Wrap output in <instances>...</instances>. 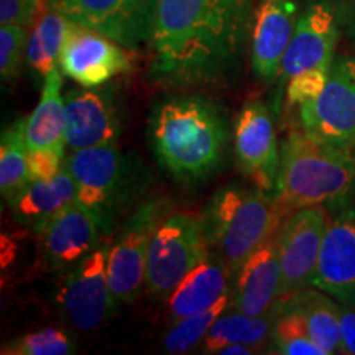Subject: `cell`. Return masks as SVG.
<instances>
[{"label": "cell", "instance_id": "obj_1", "mask_svg": "<svg viewBox=\"0 0 355 355\" xmlns=\"http://www.w3.org/2000/svg\"><path fill=\"white\" fill-rule=\"evenodd\" d=\"M250 26L252 0H158L150 73L171 87L220 81L241 64Z\"/></svg>", "mask_w": 355, "mask_h": 355}, {"label": "cell", "instance_id": "obj_2", "mask_svg": "<svg viewBox=\"0 0 355 355\" xmlns=\"http://www.w3.org/2000/svg\"><path fill=\"white\" fill-rule=\"evenodd\" d=\"M153 152L175 180L198 184L222 165L229 127L217 104L202 96L162 101L150 121Z\"/></svg>", "mask_w": 355, "mask_h": 355}, {"label": "cell", "instance_id": "obj_3", "mask_svg": "<svg viewBox=\"0 0 355 355\" xmlns=\"http://www.w3.org/2000/svg\"><path fill=\"white\" fill-rule=\"evenodd\" d=\"M355 193V152L291 130L282 146L275 198L285 212L343 206Z\"/></svg>", "mask_w": 355, "mask_h": 355}, {"label": "cell", "instance_id": "obj_4", "mask_svg": "<svg viewBox=\"0 0 355 355\" xmlns=\"http://www.w3.org/2000/svg\"><path fill=\"white\" fill-rule=\"evenodd\" d=\"M285 214L268 191L241 183L222 186L201 216L207 250L224 260L230 278L235 279L243 261L282 229Z\"/></svg>", "mask_w": 355, "mask_h": 355}, {"label": "cell", "instance_id": "obj_5", "mask_svg": "<svg viewBox=\"0 0 355 355\" xmlns=\"http://www.w3.org/2000/svg\"><path fill=\"white\" fill-rule=\"evenodd\" d=\"M76 183V202L94 217L102 235H110L139 199V163L125 157L117 144L78 150L64 159Z\"/></svg>", "mask_w": 355, "mask_h": 355}, {"label": "cell", "instance_id": "obj_6", "mask_svg": "<svg viewBox=\"0 0 355 355\" xmlns=\"http://www.w3.org/2000/svg\"><path fill=\"white\" fill-rule=\"evenodd\" d=\"M166 198H148L128 214L109 248V283L117 303H132L145 285L146 259L157 229L170 212Z\"/></svg>", "mask_w": 355, "mask_h": 355}, {"label": "cell", "instance_id": "obj_7", "mask_svg": "<svg viewBox=\"0 0 355 355\" xmlns=\"http://www.w3.org/2000/svg\"><path fill=\"white\" fill-rule=\"evenodd\" d=\"M207 255L201 219L186 212L170 214L159 224L146 259L145 285L155 296L168 298L191 270Z\"/></svg>", "mask_w": 355, "mask_h": 355}, {"label": "cell", "instance_id": "obj_8", "mask_svg": "<svg viewBox=\"0 0 355 355\" xmlns=\"http://www.w3.org/2000/svg\"><path fill=\"white\" fill-rule=\"evenodd\" d=\"M300 121L313 140L355 152V56L332 61L321 96L300 105Z\"/></svg>", "mask_w": 355, "mask_h": 355}, {"label": "cell", "instance_id": "obj_9", "mask_svg": "<svg viewBox=\"0 0 355 355\" xmlns=\"http://www.w3.org/2000/svg\"><path fill=\"white\" fill-rule=\"evenodd\" d=\"M109 248L97 247L69 268L56 300L63 318L78 331H96L115 308L109 283Z\"/></svg>", "mask_w": 355, "mask_h": 355}, {"label": "cell", "instance_id": "obj_10", "mask_svg": "<svg viewBox=\"0 0 355 355\" xmlns=\"http://www.w3.org/2000/svg\"><path fill=\"white\" fill-rule=\"evenodd\" d=\"M158 0H48L51 10L133 50L150 42Z\"/></svg>", "mask_w": 355, "mask_h": 355}, {"label": "cell", "instance_id": "obj_11", "mask_svg": "<svg viewBox=\"0 0 355 355\" xmlns=\"http://www.w3.org/2000/svg\"><path fill=\"white\" fill-rule=\"evenodd\" d=\"M327 219L326 207L311 206L295 211L282 225L278 235L282 266L278 300L291 298L313 285Z\"/></svg>", "mask_w": 355, "mask_h": 355}, {"label": "cell", "instance_id": "obj_12", "mask_svg": "<svg viewBox=\"0 0 355 355\" xmlns=\"http://www.w3.org/2000/svg\"><path fill=\"white\" fill-rule=\"evenodd\" d=\"M121 43L73 24L60 55L61 73L83 87H101L132 71V55Z\"/></svg>", "mask_w": 355, "mask_h": 355}, {"label": "cell", "instance_id": "obj_13", "mask_svg": "<svg viewBox=\"0 0 355 355\" xmlns=\"http://www.w3.org/2000/svg\"><path fill=\"white\" fill-rule=\"evenodd\" d=\"M66 144L73 152L117 144L122 130L119 97L109 87H84L64 97Z\"/></svg>", "mask_w": 355, "mask_h": 355}, {"label": "cell", "instance_id": "obj_14", "mask_svg": "<svg viewBox=\"0 0 355 355\" xmlns=\"http://www.w3.org/2000/svg\"><path fill=\"white\" fill-rule=\"evenodd\" d=\"M234 152L237 165L257 188L275 191L279 168V153L275 125L263 102L243 105L235 122Z\"/></svg>", "mask_w": 355, "mask_h": 355}, {"label": "cell", "instance_id": "obj_15", "mask_svg": "<svg viewBox=\"0 0 355 355\" xmlns=\"http://www.w3.org/2000/svg\"><path fill=\"white\" fill-rule=\"evenodd\" d=\"M313 286L340 304L355 303V204L327 219Z\"/></svg>", "mask_w": 355, "mask_h": 355}, {"label": "cell", "instance_id": "obj_16", "mask_svg": "<svg viewBox=\"0 0 355 355\" xmlns=\"http://www.w3.org/2000/svg\"><path fill=\"white\" fill-rule=\"evenodd\" d=\"M340 12L332 0H313L301 13L290 46L283 56L282 76L290 79L301 71L332 64L339 38Z\"/></svg>", "mask_w": 355, "mask_h": 355}, {"label": "cell", "instance_id": "obj_17", "mask_svg": "<svg viewBox=\"0 0 355 355\" xmlns=\"http://www.w3.org/2000/svg\"><path fill=\"white\" fill-rule=\"evenodd\" d=\"M42 257L50 268L73 266L99 247V225L79 202H71L35 230Z\"/></svg>", "mask_w": 355, "mask_h": 355}, {"label": "cell", "instance_id": "obj_18", "mask_svg": "<svg viewBox=\"0 0 355 355\" xmlns=\"http://www.w3.org/2000/svg\"><path fill=\"white\" fill-rule=\"evenodd\" d=\"M296 10L293 0H263L255 12L252 68L263 81H273L282 74L283 56L296 26Z\"/></svg>", "mask_w": 355, "mask_h": 355}, {"label": "cell", "instance_id": "obj_19", "mask_svg": "<svg viewBox=\"0 0 355 355\" xmlns=\"http://www.w3.org/2000/svg\"><path fill=\"white\" fill-rule=\"evenodd\" d=\"M279 230L243 261L234 279L232 304L241 313L254 314V316L265 314L279 298V286H282V266H279L278 252Z\"/></svg>", "mask_w": 355, "mask_h": 355}, {"label": "cell", "instance_id": "obj_20", "mask_svg": "<svg viewBox=\"0 0 355 355\" xmlns=\"http://www.w3.org/2000/svg\"><path fill=\"white\" fill-rule=\"evenodd\" d=\"M230 273L224 260L214 252L207 250V255L181 279L180 285L168 296V309L173 321H180L211 308L217 300L229 291Z\"/></svg>", "mask_w": 355, "mask_h": 355}, {"label": "cell", "instance_id": "obj_21", "mask_svg": "<svg viewBox=\"0 0 355 355\" xmlns=\"http://www.w3.org/2000/svg\"><path fill=\"white\" fill-rule=\"evenodd\" d=\"M74 201H76V183L64 163L63 170L55 178L30 181L8 204L19 224L37 230L50 217Z\"/></svg>", "mask_w": 355, "mask_h": 355}, {"label": "cell", "instance_id": "obj_22", "mask_svg": "<svg viewBox=\"0 0 355 355\" xmlns=\"http://www.w3.org/2000/svg\"><path fill=\"white\" fill-rule=\"evenodd\" d=\"M61 74L55 68L44 76L42 97L28 117H25L26 148H55L64 152L66 144V114L64 97L61 96Z\"/></svg>", "mask_w": 355, "mask_h": 355}, {"label": "cell", "instance_id": "obj_23", "mask_svg": "<svg viewBox=\"0 0 355 355\" xmlns=\"http://www.w3.org/2000/svg\"><path fill=\"white\" fill-rule=\"evenodd\" d=\"M278 313L279 306L277 303L268 313L259 314V316L241 313V311L222 314L204 339L202 352L217 354L230 344H247L252 347H260L268 337H272Z\"/></svg>", "mask_w": 355, "mask_h": 355}, {"label": "cell", "instance_id": "obj_24", "mask_svg": "<svg viewBox=\"0 0 355 355\" xmlns=\"http://www.w3.org/2000/svg\"><path fill=\"white\" fill-rule=\"evenodd\" d=\"M290 300L304 314L311 337L324 355L340 352V306L326 293H298Z\"/></svg>", "mask_w": 355, "mask_h": 355}, {"label": "cell", "instance_id": "obj_25", "mask_svg": "<svg viewBox=\"0 0 355 355\" xmlns=\"http://www.w3.org/2000/svg\"><path fill=\"white\" fill-rule=\"evenodd\" d=\"M73 21L66 19L63 13L46 8L30 33L26 61L28 66L40 76H48L58 68L63 44L68 37Z\"/></svg>", "mask_w": 355, "mask_h": 355}, {"label": "cell", "instance_id": "obj_26", "mask_svg": "<svg viewBox=\"0 0 355 355\" xmlns=\"http://www.w3.org/2000/svg\"><path fill=\"white\" fill-rule=\"evenodd\" d=\"M25 117L3 128L0 140V191L12 201L30 183L28 148L25 141Z\"/></svg>", "mask_w": 355, "mask_h": 355}, {"label": "cell", "instance_id": "obj_27", "mask_svg": "<svg viewBox=\"0 0 355 355\" xmlns=\"http://www.w3.org/2000/svg\"><path fill=\"white\" fill-rule=\"evenodd\" d=\"M232 304V290L225 291L211 308L199 311L196 314L180 319L175 326L168 331L163 340V349L166 354H184L206 339L217 319L225 313V309Z\"/></svg>", "mask_w": 355, "mask_h": 355}, {"label": "cell", "instance_id": "obj_28", "mask_svg": "<svg viewBox=\"0 0 355 355\" xmlns=\"http://www.w3.org/2000/svg\"><path fill=\"white\" fill-rule=\"evenodd\" d=\"M279 313L273 327V345L285 355H324L309 334L304 314L290 300H278Z\"/></svg>", "mask_w": 355, "mask_h": 355}, {"label": "cell", "instance_id": "obj_29", "mask_svg": "<svg viewBox=\"0 0 355 355\" xmlns=\"http://www.w3.org/2000/svg\"><path fill=\"white\" fill-rule=\"evenodd\" d=\"M76 352V343L68 332L56 327L30 332L2 347L3 355H69Z\"/></svg>", "mask_w": 355, "mask_h": 355}, {"label": "cell", "instance_id": "obj_30", "mask_svg": "<svg viewBox=\"0 0 355 355\" xmlns=\"http://www.w3.org/2000/svg\"><path fill=\"white\" fill-rule=\"evenodd\" d=\"M28 26L2 25L0 28V74L10 81L19 74L28 48Z\"/></svg>", "mask_w": 355, "mask_h": 355}, {"label": "cell", "instance_id": "obj_31", "mask_svg": "<svg viewBox=\"0 0 355 355\" xmlns=\"http://www.w3.org/2000/svg\"><path fill=\"white\" fill-rule=\"evenodd\" d=\"M331 66L329 68L327 66H316V68L304 69L288 79L286 96L290 104L301 105L318 99L324 87H326L327 79H329Z\"/></svg>", "mask_w": 355, "mask_h": 355}, {"label": "cell", "instance_id": "obj_32", "mask_svg": "<svg viewBox=\"0 0 355 355\" xmlns=\"http://www.w3.org/2000/svg\"><path fill=\"white\" fill-rule=\"evenodd\" d=\"M46 8V0H0V21L2 25H24L30 28Z\"/></svg>", "mask_w": 355, "mask_h": 355}, {"label": "cell", "instance_id": "obj_33", "mask_svg": "<svg viewBox=\"0 0 355 355\" xmlns=\"http://www.w3.org/2000/svg\"><path fill=\"white\" fill-rule=\"evenodd\" d=\"M63 152L55 148L28 150V171L30 180H51L63 170Z\"/></svg>", "mask_w": 355, "mask_h": 355}, {"label": "cell", "instance_id": "obj_34", "mask_svg": "<svg viewBox=\"0 0 355 355\" xmlns=\"http://www.w3.org/2000/svg\"><path fill=\"white\" fill-rule=\"evenodd\" d=\"M340 354L355 355V303L340 304Z\"/></svg>", "mask_w": 355, "mask_h": 355}, {"label": "cell", "instance_id": "obj_35", "mask_svg": "<svg viewBox=\"0 0 355 355\" xmlns=\"http://www.w3.org/2000/svg\"><path fill=\"white\" fill-rule=\"evenodd\" d=\"M340 24L344 25L349 38L355 44V0H343L339 7Z\"/></svg>", "mask_w": 355, "mask_h": 355}, {"label": "cell", "instance_id": "obj_36", "mask_svg": "<svg viewBox=\"0 0 355 355\" xmlns=\"http://www.w3.org/2000/svg\"><path fill=\"white\" fill-rule=\"evenodd\" d=\"M255 352H257V347H252V345L230 344V345H225L224 349H220L217 354H220V355H252Z\"/></svg>", "mask_w": 355, "mask_h": 355}, {"label": "cell", "instance_id": "obj_37", "mask_svg": "<svg viewBox=\"0 0 355 355\" xmlns=\"http://www.w3.org/2000/svg\"><path fill=\"white\" fill-rule=\"evenodd\" d=\"M46 2H48V0H46Z\"/></svg>", "mask_w": 355, "mask_h": 355}]
</instances>
